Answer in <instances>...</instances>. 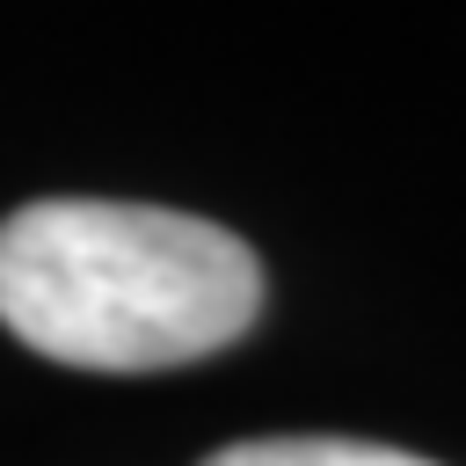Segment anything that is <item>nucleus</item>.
<instances>
[{
    "instance_id": "obj_1",
    "label": "nucleus",
    "mask_w": 466,
    "mask_h": 466,
    "mask_svg": "<svg viewBox=\"0 0 466 466\" xmlns=\"http://www.w3.org/2000/svg\"><path fill=\"white\" fill-rule=\"evenodd\" d=\"M262 262L240 233L102 197L0 218V320L73 371H167L248 335Z\"/></svg>"
},
{
    "instance_id": "obj_2",
    "label": "nucleus",
    "mask_w": 466,
    "mask_h": 466,
    "mask_svg": "<svg viewBox=\"0 0 466 466\" xmlns=\"http://www.w3.org/2000/svg\"><path fill=\"white\" fill-rule=\"evenodd\" d=\"M204 466H430V459L393 444H357V437H255L211 451Z\"/></svg>"
}]
</instances>
